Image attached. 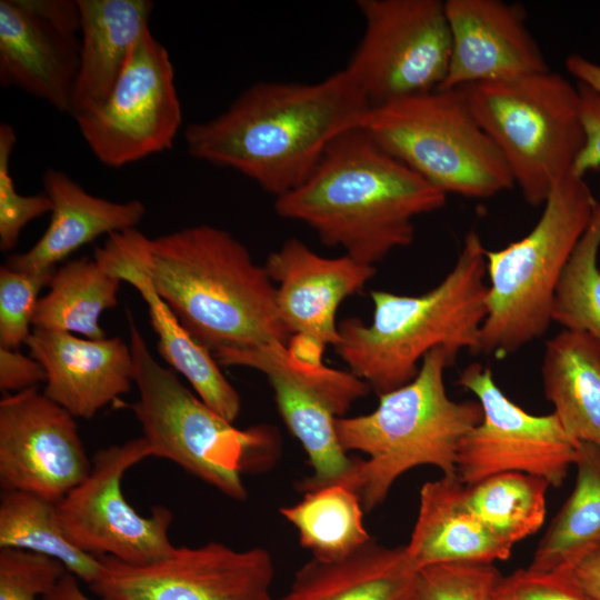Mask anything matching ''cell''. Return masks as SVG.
Wrapping results in <instances>:
<instances>
[{"label":"cell","mask_w":600,"mask_h":600,"mask_svg":"<svg viewBox=\"0 0 600 600\" xmlns=\"http://www.w3.org/2000/svg\"><path fill=\"white\" fill-rule=\"evenodd\" d=\"M90 590L107 600H274V564L263 548L236 550L221 542L176 547L147 566L101 557Z\"/></svg>","instance_id":"5bb4252c"},{"label":"cell","mask_w":600,"mask_h":600,"mask_svg":"<svg viewBox=\"0 0 600 600\" xmlns=\"http://www.w3.org/2000/svg\"><path fill=\"white\" fill-rule=\"evenodd\" d=\"M574 488L541 538L528 569L566 572L600 552V448L580 442Z\"/></svg>","instance_id":"484cf974"},{"label":"cell","mask_w":600,"mask_h":600,"mask_svg":"<svg viewBox=\"0 0 600 600\" xmlns=\"http://www.w3.org/2000/svg\"><path fill=\"white\" fill-rule=\"evenodd\" d=\"M54 271L28 272L0 267V348L27 344L40 290Z\"/></svg>","instance_id":"d6a6232c"},{"label":"cell","mask_w":600,"mask_h":600,"mask_svg":"<svg viewBox=\"0 0 600 600\" xmlns=\"http://www.w3.org/2000/svg\"><path fill=\"white\" fill-rule=\"evenodd\" d=\"M46 382L43 367L31 356L16 349L0 348V389L6 393L20 392Z\"/></svg>","instance_id":"f35d334b"},{"label":"cell","mask_w":600,"mask_h":600,"mask_svg":"<svg viewBox=\"0 0 600 600\" xmlns=\"http://www.w3.org/2000/svg\"><path fill=\"white\" fill-rule=\"evenodd\" d=\"M274 400L290 432L299 440L313 469L312 476L299 483L301 491L342 481L356 459L342 447L334 412L314 393L277 374L267 376Z\"/></svg>","instance_id":"83f0119b"},{"label":"cell","mask_w":600,"mask_h":600,"mask_svg":"<svg viewBox=\"0 0 600 600\" xmlns=\"http://www.w3.org/2000/svg\"><path fill=\"white\" fill-rule=\"evenodd\" d=\"M363 512L358 493L342 483L309 490L299 502L280 509L297 529L300 544L321 561L343 559L372 539Z\"/></svg>","instance_id":"f1b7e54d"},{"label":"cell","mask_w":600,"mask_h":600,"mask_svg":"<svg viewBox=\"0 0 600 600\" xmlns=\"http://www.w3.org/2000/svg\"><path fill=\"white\" fill-rule=\"evenodd\" d=\"M502 576L493 563H443L418 571V600H492Z\"/></svg>","instance_id":"836d02e7"},{"label":"cell","mask_w":600,"mask_h":600,"mask_svg":"<svg viewBox=\"0 0 600 600\" xmlns=\"http://www.w3.org/2000/svg\"><path fill=\"white\" fill-rule=\"evenodd\" d=\"M276 284L277 308L289 333L323 350L340 341L337 311L364 288L376 267L347 254L323 257L297 238L269 253L263 264Z\"/></svg>","instance_id":"2e32d148"},{"label":"cell","mask_w":600,"mask_h":600,"mask_svg":"<svg viewBox=\"0 0 600 600\" xmlns=\"http://www.w3.org/2000/svg\"><path fill=\"white\" fill-rule=\"evenodd\" d=\"M42 600H107L93 599L86 594L79 586V579L67 572L58 582L56 588Z\"/></svg>","instance_id":"7bdbcfd3"},{"label":"cell","mask_w":600,"mask_h":600,"mask_svg":"<svg viewBox=\"0 0 600 600\" xmlns=\"http://www.w3.org/2000/svg\"><path fill=\"white\" fill-rule=\"evenodd\" d=\"M549 487L537 476L502 472L466 486L464 499L493 533L514 546L543 524Z\"/></svg>","instance_id":"4dcf8cb0"},{"label":"cell","mask_w":600,"mask_h":600,"mask_svg":"<svg viewBox=\"0 0 600 600\" xmlns=\"http://www.w3.org/2000/svg\"><path fill=\"white\" fill-rule=\"evenodd\" d=\"M541 379L566 431L600 448V341L563 329L546 343Z\"/></svg>","instance_id":"d4e9b609"},{"label":"cell","mask_w":600,"mask_h":600,"mask_svg":"<svg viewBox=\"0 0 600 600\" xmlns=\"http://www.w3.org/2000/svg\"><path fill=\"white\" fill-rule=\"evenodd\" d=\"M486 248L469 231L453 268L420 296L371 292L370 323L348 318L339 323L337 353L349 371L378 396L410 382L423 358L436 348L457 357L476 353L487 314Z\"/></svg>","instance_id":"277c9868"},{"label":"cell","mask_w":600,"mask_h":600,"mask_svg":"<svg viewBox=\"0 0 600 600\" xmlns=\"http://www.w3.org/2000/svg\"><path fill=\"white\" fill-rule=\"evenodd\" d=\"M418 571L404 546L371 539L340 560L312 558L274 600H418Z\"/></svg>","instance_id":"cb8c5ba5"},{"label":"cell","mask_w":600,"mask_h":600,"mask_svg":"<svg viewBox=\"0 0 600 600\" xmlns=\"http://www.w3.org/2000/svg\"><path fill=\"white\" fill-rule=\"evenodd\" d=\"M80 12L79 67L70 116L90 111L106 101L131 50L149 29V0H77Z\"/></svg>","instance_id":"603a6c76"},{"label":"cell","mask_w":600,"mask_h":600,"mask_svg":"<svg viewBox=\"0 0 600 600\" xmlns=\"http://www.w3.org/2000/svg\"><path fill=\"white\" fill-rule=\"evenodd\" d=\"M457 474L426 482L406 552L418 569L443 563L507 560L512 544L493 533L468 507Z\"/></svg>","instance_id":"7402d4cb"},{"label":"cell","mask_w":600,"mask_h":600,"mask_svg":"<svg viewBox=\"0 0 600 600\" xmlns=\"http://www.w3.org/2000/svg\"><path fill=\"white\" fill-rule=\"evenodd\" d=\"M527 203L543 204L586 142L578 84L547 70L459 88Z\"/></svg>","instance_id":"ba28073f"},{"label":"cell","mask_w":600,"mask_h":600,"mask_svg":"<svg viewBox=\"0 0 600 600\" xmlns=\"http://www.w3.org/2000/svg\"><path fill=\"white\" fill-rule=\"evenodd\" d=\"M566 572L586 593L600 600V552L583 558Z\"/></svg>","instance_id":"60d3db41"},{"label":"cell","mask_w":600,"mask_h":600,"mask_svg":"<svg viewBox=\"0 0 600 600\" xmlns=\"http://www.w3.org/2000/svg\"><path fill=\"white\" fill-rule=\"evenodd\" d=\"M343 69L313 83L262 81L241 92L217 117L190 124V157L229 168L274 198L302 184L328 146L363 126L371 110Z\"/></svg>","instance_id":"6da1fadb"},{"label":"cell","mask_w":600,"mask_h":600,"mask_svg":"<svg viewBox=\"0 0 600 600\" xmlns=\"http://www.w3.org/2000/svg\"><path fill=\"white\" fill-rule=\"evenodd\" d=\"M596 207L584 178L571 173L551 189L529 233L486 250L487 314L476 353L504 359L547 332L560 278Z\"/></svg>","instance_id":"8992f818"},{"label":"cell","mask_w":600,"mask_h":600,"mask_svg":"<svg viewBox=\"0 0 600 600\" xmlns=\"http://www.w3.org/2000/svg\"><path fill=\"white\" fill-rule=\"evenodd\" d=\"M581 97V117L586 142L572 169V173L584 178L590 170L600 168V97L584 84L578 83Z\"/></svg>","instance_id":"74e56055"},{"label":"cell","mask_w":600,"mask_h":600,"mask_svg":"<svg viewBox=\"0 0 600 600\" xmlns=\"http://www.w3.org/2000/svg\"><path fill=\"white\" fill-rule=\"evenodd\" d=\"M16 144L14 129L0 124V249L9 251L18 242L27 223L51 212L52 203L46 193L23 196L16 189L10 173V159Z\"/></svg>","instance_id":"e575fe53"},{"label":"cell","mask_w":600,"mask_h":600,"mask_svg":"<svg viewBox=\"0 0 600 600\" xmlns=\"http://www.w3.org/2000/svg\"><path fill=\"white\" fill-rule=\"evenodd\" d=\"M76 418L38 387L0 400V487L62 500L89 474L92 460Z\"/></svg>","instance_id":"9a60e30c"},{"label":"cell","mask_w":600,"mask_h":600,"mask_svg":"<svg viewBox=\"0 0 600 600\" xmlns=\"http://www.w3.org/2000/svg\"><path fill=\"white\" fill-rule=\"evenodd\" d=\"M52 558L33 552L0 548V600H37L49 594L67 573Z\"/></svg>","instance_id":"d590c367"},{"label":"cell","mask_w":600,"mask_h":600,"mask_svg":"<svg viewBox=\"0 0 600 600\" xmlns=\"http://www.w3.org/2000/svg\"><path fill=\"white\" fill-rule=\"evenodd\" d=\"M127 319L139 392L128 407L153 457L174 462L231 499L244 500L242 473L260 470L271 459V429L236 428L154 359L130 310Z\"/></svg>","instance_id":"52a82bcc"},{"label":"cell","mask_w":600,"mask_h":600,"mask_svg":"<svg viewBox=\"0 0 600 600\" xmlns=\"http://www.w3.org/2000/svg\"><path fill=\"white\" fill-rule=\"evenodd\" d=\"M80 38L57 29L22 0H0V84L70 113Z\"/></svg>","instance_id":"ffe728a7"},{"label":"cell","mask_w":600,"mask_h":600,"mask_svg":"<svg viewBox=\"0 0 600 600\" xmlns=\"http://www.w3.org/2000/svg\"><path fill=\"white\" fill-rule=\"evenodd\" d=\"M149 457L153 452L143 437L93 454L88 477L57 502L61 527L76 547L132 566L152 564L173 553L168 534L172 512L157 506L142 516L122 493L124 473Z\"/></svg>","instance_id":"8fae6325"},{"label":"cell","mask_w":600,"mask_h":600,"mask_svg":"<svg viewBox=\"0 0 600 600\" xmlns=\"http://www.w3.org/2000/svg\"><path fill=\"white\" fill-rule=\"evenodd\" d=\"M567 71L600 97V64L574 53L566 58Z\"/></svg>","instance_id":"b9f144b4"},{"label":"cell","mask_w":600,"mask_h":600,"mask_svg":"<svg viewBox=\"0 0 600 600\" xmlns=\"http://www.w3.org/2000/svg\"><path fill=\"white\" fill-rule=\"evenodd\" d=\"M447 194L354 127L326 149L308 179L276 198L279 217L304 223L328 247L376 266L414 239L413 219L446 204Z\"/></svg>","instance_id":"3957f363"},{"label":"cell","mask_w":600,"mask_h":600,"mask_svg":"<svg viewBox=\"0 0 600 600\" xmlns=\"http://www.w3.org/2000/svg\"><path fill=\"white\" fill-rule=\"evenodd\" d=\"M456 357L436 348L422 360L418 374L404 386L379 396L367 414L337 417L336 428L356 460L340 482L354 490L369 512L387 498L393 483L419 466H433L444 476L457 474L461 441L482 419L477 400L454 401L447 392L444 371Z\"/></svg>","instance_id":"5b68a950"},{"label":"cell","mask_w":600,"mask_h":600,"mask_svg":"<svg viewBox=\"0 0 600 600\" xmlns=\"http://www.w3.org/2000/svg\"><path fill=\"white\" fill-rule=\"evenodd\" d=\"M451 52L439 89L514 79L549 70L522 6L502 0H447Z\"/></svg>","instance_id":"e0dca14e"},{"label":"cell","mask_w":600,"mask_h":600,"mask_svg":"<svg viewBox=\"0 0 600 600\" xmlns=\"http://www.w3.org/2000/svg\"><path fill=\"white\" fill-rule=\"evenodd\" d=\"M492 600H594L567 572L520 569L501 577Z\"/></svg>","instance_id":"8d00e7d4"},{"label":"cell","mask_w":600,"mask_h":600,"mask_svg":"<svg viewBox=\"0 0 600 600\" xmlns=\"http://www.w3.org/2000/svg\"><path fill=\"white\" fill-rule=\"evenodd\" d=\"M0 548L20 549L58 560L69 573L89 586L102 570L100 558L80 550L67 538L57 502L30 492L2 491Z\"/></svg>","instance_id":"f546056e"},{"label":"cell","mask_w":600,"mask_h":600,"mask_svg":"<svg viewBox=\"0 0 600 600\" xmlns=\"http://www.w3.org/2000/svg\"><path fill=\"white\" fill-rule=\"evenodd\" d=\"M73 119L93 156L110 168L172 147L182 109L170 56L150 28L134 43L106 101Z\"/></svg>","instance_id":"7c38bea8"},{"label":"cell","mask_w":600,"mask_h":600,"mask_svg":"<svg viewBox=\"0 0 600 600\" xmlns=\"http://www.w3.org/2000/svg\"><path fill=\"white\" fill-rule=\"evenodd\" d=\"M600 193L589 227L560 278L552 304V322L591 334L600 341Z\"/></svg>","instance_id":"1f68e13d"},{"label":"cell","mask_w":600,"mask_h":600,"mask_svg":"<svg viewBox=\"0 0 600 600\" xmlns=\"http://www.w3.org/2000/svg\"><path fill=\"white\" fill-rule=\"evenodd\" d=\"M27 346L46 371L44 394L74 418H93L134 383L130 344L119 337L88 339L33 328Z\"/></svg>","instance_id":"ac0fdd59"},{"label":"cell","mask_w":600,"mask_h":600,"mask_svg":"<svg viewBox=\"0 0 600 600\" xmlns=\"http://www.w3.org/2000/svg\"><path fill=\"white\" fill-rule=\"evenodd\" d=\"M362 127L382 150L446 194L486 199L514 186L461 89H436L372 108Z\"/></svg>","instance_id":"9c48e42d"},{"label":"cell","mask_w":600,"mask_h":600,"mask_svg":"<svg viewBox=\"0 0 600 600\" xmlns=\"http://www.w3.org/2000/svg\"><path fill=\"white\" fill-rule=\"evenodd\" d=\"M22 1L32 12L62 32L73 36L80 32V12L77 0Z\"/></svg>","instance_id":"ab89813d"},{"label":"cell","mask_w":600,"mask_h":600,"mask_svg":"<svg viewBox=\"0 0 600 600\" xmlns=\"http://www.w3.org/2000/svg\"><path fill=\"white\" fill-rule=\"evenodd\" d=\"M42 183L52 203L50 222L32 248L7 259L4 264L11 269L54 271L58 263L82 246L103 234L133 229L146 214L141 201L116 202L96 197L53 168L44 171Z\"/></svg>","instance_id":"44dd1931"},{"label":"cell","mask_w":600,"mask_h":600,"mask_svg":"<svg viewBox=\"0 0 600 600\" xmlns=\"http://www.w3.org/2000/svg\"><path fill=\"white\" fill-rule=\"evenodd\" d=\"M120 278L94 257L70 260L54 270L49 291L39 298L32 327L106 338L101 314L117 306Z\"/></svg>","instance_id":"4316f807"},{"label":"cell","mask_w":600,"mask_h":600,"mask_svg":"<svg viewBox=\"0 0 600 600\" xmlns=\"http://www.w3.org/2000/svg\"><path fill=\"white\" fill-rule=\"evenodd\" d=\"M136 229L108 236L104 244L96 248L93 257L140 293L158 337L157 350L161 358L188 380L207 406L233 422L241 409L238 391L224 377L213 354L190 336L156 292L136 256Z\"/></svg>","instance_id":"d6986e66"},{"label":"cell","mask_w":600,"mask_h":600,"mask_svg":"<svg viewBox=\"0 0 600 600\" xmlns=\"http://www.w3.org/2000/svg\"><path fill=\"white\" fill-rule=\"evenodd\" d=\"M364 31L344 70L371 108L443 83L451 38L444 1L358 0Z\"/></svg>","instance_id":"30bf717a"},{"label":"cell","mask_w":600,"mask_h":600,"mask_svg":"<svg viewBox=\"0 0 600 600\" xmlns=\"http://www.w3.org/2000/svg\"><path fill=\"white\" fill-rule=\"evenodd\" d=\"M458 384L477 397L482 419L460 443L457 476L464 486L502 472H522L560 487L574 466L580 442L552 412L537 416L511 401L489 367L471 363Z\"/></svg>","instance_id":"4fadbf2b"},{"label":"cell","mask_w":600,"mask_h":600,"mask_svg":"<svg viewBox=\"0 0 600 600\" xmlns=\"http://www.w3.org/2000/svg\"><path fill=\"white\" fill-rule=\"evenodd\" d=\"M134 250L156 292L212 354L288 346L276 284L228 231L199 224L151 239L136 229Z\"/></svg>","instance_id":"7a4b0ae2"}]
</instances>
